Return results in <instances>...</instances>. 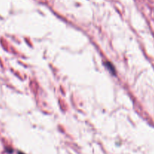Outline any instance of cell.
Masks as SVG:
<instances>
[{
  "label": "cell",
  "mask_w": 154,
  "mask_h": 154,
  "mask_svg": "<svg viewBox=\"0 0 154 154\" xmlns=\"http://www.w3.org/2000/svg\"><path fill=\"white\" fill-rule=\"evenodd\" d=\"M105 66L108 68V70H109L110 72L113 74V75H116V69H115V68H114V65H112V63H111L110 62H108V61L105 62Z\"/></svg>",
  "instance_id": "6da1fadb"
}]
</instances>
